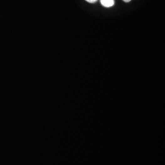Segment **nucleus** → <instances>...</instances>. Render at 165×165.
<instances>
[{
    "label": "nucleus",
    "instance_id": "1",
    "mask_svg": "<svg viewBox=\"0 0 165 165\" xmlns=\"http://www.w3.org/2000/svg\"><path fill=\"white\" fill-rule=\"evenodd\" d=\"M101 4L105 8H111L114 5V0H100Z\"/></svg>",
    "mask_w": 165,
    "mask_h": 165
},
{
    "label": "nucleus",
    "instance_id": "2",
    "mask_svg": "<svg viewBox=\"0 0 165 165\" xmlns=\"http://www.w3.org/2000/svg\"><path fill=\"white\" fill-rule=\"evenodd\" d=\"M86 1L89 3H94L95 2H97V0H86Z\"/></svg>",
    "mask_w": 165,
    "mask_h": 165
},
{
    "label": "nucleus",
    "instance_id": "3",
    "mask_svg": "<svg viewBox=\"0 0 165 165\" xmlns=\"http://www.w3.org/2000/svg\"><path fill=\"white\" fill-rule=\"evenodd\" d=\"M123 1L125 3H129L130 1H131V0H123Z\"/></svg>",
    "mask_w": 165,
    "mask_h": 165
}]
</instances>
